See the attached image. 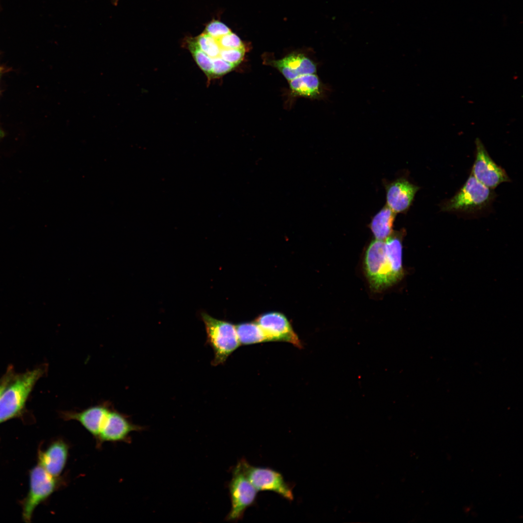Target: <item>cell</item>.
<instances>
[{"instance_id":"cell-1","label":"cell","mask_w":523,"mask_h":523,"mask_svg":"<svg viewBox=\"0 0 523 523\" xmlns=\"http://www.w3.org/2000/svg\"><path fill=\"white\" fill-rule=\"evenodd\" d=\"M402 243L399 233L385 240L375 239L365 256V269L372 289L381 291L400 280L403 275Z\"/></svg>"},{"instance_id":"cell-2","label":"cell","mask_w":523,"mask_h":523,"mask_svg":"<svg viewBox=\"0 0 523 523\" xmlns=\"http://www.w3.org/2000/svg\"><path fill=\"white\" fill-rule=\"evenodd\" d=\"M41 366L15 375L0 397V423L18 416L35 384L46 371Z\"/></svg>"},{"instance_id":"cell-3","label":"cell","mask_w":523,"mask_h":523,"mask_svg":"<svg viewBox=\"0 0 523 523\" xmlns=\"http://www.w3.org/2000/svg\"><path fill=\"white\" fill-rule=\"evenodd\" d=\"M494 197L492 189L481 184L471 174L460 190L442 203L441 210L462 213L477 212L488 207Z\"/></svg>"},{"instance_id":"cell-4","label":"cell","mask_w":523,"mask_h":523,"mask_svg":"<svg viewBox=\"0 0 523 523\" xmlns=\"http://www.w3.org/2000/svg\"><path fill=\"white\" fill-rule=\"evenodd\" d=\"M207 335L206 344L210 346L214 353L211 365L223 364L228 357L241 345L235 325L231 323L216 319L206 313H202Z\"/></svg>"},{"instance_id":"cell-5","label":"cell","mask_w":523,"mask_h":523,"mask_svg":"<svg viewBox=\"0 0 523 523\" xmlns=\"http://www.w3.org/2000/svg\"><path fill=\"white\" fill-rule=\"evenodd\" d=\"M63 479L48 474L39 464L30 473V488L23 505L22 516L26 522H30L36 508L48 499L64 484Z\"/></svg>"},{"instance_id":"cell-6","label":"cell","mask_w":523,"mask_h":523,"mask_svg":"<svg viewBox=\"0 0 523 523\" xmlns=\"http://www.w3.org/2000/svg\"><path fill=\"white\" fill-rule=\"evenodd\" d=\"M231 473L228 485L231 507L226 520L236 522L242 519L246 509L255 504L258 492L246 477L239 461Z\"/></svg>"},{"instance_id":"cell-7","label":"cell","mask_w":523,"mask_h":523,"mask_svg":"<svg viewBox=\"0 0 523 523\" xmlns=\"http://www.w3.org/2000/svg\"><path fill=\"white\" fill-rule=\"evenodd\" d=\"M239 462L246 477L258 492L271 491L288 501L293 500L292 487L280 473L268 467L253 466L244 458Z\"/></svg>"},{"instance_id":"cell-8","label":"cell","mask_w":523,"mask_h":523,"mask_svg":"<svg viewBox=\"0 0 523 523\" xmlns=\"http://www.w3.org/2000/svg\"><path fill=\"white\" fill-rule=\"evenodd\" d=\"M476 158L471 174L486 186L493 189L510 179L505 170L491 158L481 140L477 138Z\"/></svg>"},{"instance_id":"cell-9","label":"cell","mask_w":523,"mask_h":523,"mask_svg":"<svg viewBox=\"0 0 523 523\" xmlns=\"http://www.w3.org/2000/svg\"><path fill=\"white\" fill-rule=\"evenodd\" d=\"M144 427L133 424L128 416L119 412L113 406L109 411L95 439L96 446L100 447L104 442H130L129 434L141 431Z\"/></svg>"},{"instance_id":"cell-10","label":"cell","mask_w":523,"mask_h":523,"mask_svg":"<svg viewBox=\"0 0 523 523\" xmlns=\"http://www.w3.org/2000/svg\"><path fill=\"white\" fill-rule=\"evenodd\" d=\"M256 323L260 326L268 341H281L301 348L302 344L287 318L282 314L270 312L260 316Z\"/></svg>"},{"instance_id":"cell-11","label":"cell","mask_w":523,"mask_h":523,"mask_svg":"<svg viewBox=\"0 0 523 523\" xmlns=\"http://www.w3.org/2000/svg\"><path fill=\"white\" fill-rule=\"evenodd\" d=\"M112 406L111 402L104 401L81 411H62L60 415L64 421H77L96 439Z\"/></svg>"},{"instance_id":"cell-12","label":"cell","mask_w":523,"mask_h":523,"mask_svg":"<svg viewBox=\"0 0 523 523\" xmlns=\"http://www.w3.org/2000/svg\"><path fill=\"white\" fill-rule=\"evenodd\" d=\"M386 205L395 213H405L412 205L419 187L404 178L385 183Z\"/></svg>"},{"instance_id":"cell-13","label":"cell","mask_w":523,"mask_h":523,"mask_svg":"<svg viewBox=\"0 0 523 523\" xmlns=\"http://www.w3.org/2000/svg\"><path fill=\"white\" fill-rule=\"evenodd\" d=\"M69 450V445L64 440L57 439L39 452V464L51 476L60 477L65 467Z\"/></svg>"},{"instance_id":"cell-14","label":"cell","mask_w":523,"mask_h":523,"mask_svg":"<svg viewBox=\"0 0 523 523\" xmlns=\"http://www.w3.org/2000/svg\"><path fill=\"white\" fill-rule=\"evenodd\" d=\"M273 63L289 81L302 75L315 74L317 69L310 59L301 54H290Z\"/></svg>"},{"instance_id":"cell-15","label":"cell","mask_w":523,"mask_h":523,"mask_svg":"<svg viewBox=\"0 0 523 523\" xmlns=\"http://www.w3.org/2000/svg\"><path fill=\"white\" fill-rule=\"evenodd\" d=\"M396 214L385 205L373 217L369 227L376 239L385 240L393 233Z\"/></svg>"},{"instance_id":"cell-16","label":"cell","mask_w":523,"mask_h":523,"mask_svg":"<svg viewBox=\"0 0 523 523\" xmlns=\"http://www.w3.org/2000/svg\"><path fill=\"white\" fill-rule=\"evenodd\" d=\"M289 81L290 89L296 95L314 98L321 94L320 81L315 74L302 75Z\"/></svg>"},{"instance_id":"cell-17","label":"cell","mask_w":523,"mask_h":523,"mask_svg":"<svg viewBox=\"0 0 523 523\" xmlns=\"http://www.w3.org/2000/svg\"><path fill=\"white\" fill-rule=\"evenodd\" d=\"M235 328L241 345L268 342L263 331L256 322L240 323L235 325Z\"/></svg>"},{"instance_id":"cell-18","label":"cell","mask_w":523,"mask_h":523,"mask_svg":"<svg viewBox=\"0 0 523 523\" xmlns=\"http://www.w3.org/2000/svg\"><path fill=\"white\" fill-rule=\"evenodd\" d=\"M188 47L198 66L209 78L212 77L213 62L212 59L199 49L189 39Z\"/></svg>"},{"instance_id":"cell-19","label":"cell","mask_w":523,"mask_h":523,"mask_svg":"<svg viewBox=\"0 0 523 523\" xmlns=\"http://www.w3.org/2000/svg\"><path fill=\"white\" fill-rule=\"evenodd\" d=\"M211 34L214 35L216 37L217 41L222 48H241L245 47L244 44L240 38L231 31L225 34Z\"/></svg>"},{"instance_id":"cell-20","label":"cell","mask_w":523,"mask_h":523,"mask_svg":"<svg viewBox=\"0 0 523 523\" xmlns=\"http://www.w3.org/2000/svg\"><path fill=\"white\" fill-rule=\"evenodd\" d=\"M245 53V47L241 48H222L219 57L236 66L242 61Z\"/></svg>"},{"instance_id":"cell-21","label":"cell","mask_w":523,"mask_h":523,"mask_svg":"<svg viewBox=\"0 0 523 523\" xmlns=\"http://www.w3.org/2000/svg\"><path fill=\"white\" fill-rule=\"evenodd\" d=\"M213 69L211 77H217L231 71L235 66L220 57L212 59Z\"/></svg>"},{"instance_id":"cell-22","label":"cell","mask_w":523,"mask_h":523,"mask_svg":"<svg viewBox=\"0 0 523 523\" xmlns=\"http://www.w3.org/2000/svg\"><path fill=\"white\" fill-rule=\"evenodd\" d=\"M15 375L13 369L11 367L8 368L6 372L0 379V397Z\"/></svg>"},{"instance_id":"cell-23","label":"cell","mask_w":523,"mask_h":523,"mask_svg":"<svg viewBox=\"0 0 523 523\" xmlns=\"http://www.w3.org/2000/svg\"><path fill=\"white\" fill-rule=\"evenodd\" d=\"M3 136H4V133H3V131H2V130H1L0 129V138H2V137H3Z\"/></svg>"}]
</instances>
